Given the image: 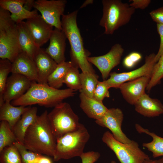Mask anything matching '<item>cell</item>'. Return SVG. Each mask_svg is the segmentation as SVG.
Here are the masks:
<instances>
[{"label":"cell","instance_id":"cell-1","mask_svg":"<svg viewBox=\"0 0 163 163\" xmlns=\"http://www.w3.org/2000/svg\"><path fill=\"white\" fill-rule=\"evenodd\" d=\"M48 114L46 110L37 116L25 133L23 145L29 150L53 157L56 139L49 123Z\"/></svg>","mask_w":163,"mask_h":163},{"label":"cell","instance_id":"cell-2","mask_svg":"<svg viewBox=\"0 0 163 163\" xmlns=\"http://www.w3.org/2000/svg\"><path fill=\"white\" fill-rule=\"evenodd\" d=\"M78 10L62 16V30L65 33L70 46L71 62L79 68L82 72L94 73L95 70L88 58L90 53L84 47L82 37L77 22Z\"/></svg>","mask_w":163,"mask_h":163},{"label":"cell","instance_id":"cell-3","mask_svg":"<svg viewBox=\"0 0 163 163\" xmlns=\"http://www.w3.org/2000/svg\"><path fill=\"white\" fill-rule=\"evenodd\" d=\"M75 91L69 88L57 89L48 84L32 82L28 91L11 103L15 106L27 107L37 104L46 107H54L66 98L73 96Z\"/></svg>","mask_w":163,"mask_h":163},{"label":"cell","instance_id":"cell-4","mask_svg":"<svg viewBox=\"0 0 163 163\" xmlns=\"http://www.w3.org/2000/svg\"><path fill=\"white\" fill-rule=\"evenodd\" d=\"M103 15L99 25L105 29L104 33L112 34L130 21L135 9L120 0H103Z\"/></svg>","mask_w":163,"mask_h":163},{"label":"cell","instance_id":"cell-5","mask_svg":"<svg viewBox=\"0 0 163 163\" xmlns=\"http://www.w3.org/2000/svg\"><path fill=\"white\" fill-rule=\"evenodd\" d=\"M89 134L81 123L76 130L68 133L56 140L53 161L68 159L80 157L84 152L85 146L89 140Z\"/></svg>","mask_w":163,"mask_h":163},{"label":"cell","instance_id":"cell-6","mask_svg":"<svg viewBox=\"0 0 163 163\" xmlns=\"http://www.w3.org/2000/svg\"><path fill=\"white\" fill-rule=\"evenodd\" d=\"M10 12L0 7V58L12 63L22 51L18 39L16 23Z\"/></svg>","mask_w":163,"mask_h":163},{"label":"cell","instance_id":"cell-7","mask_svg":"<svg viewBox=\"0 0 163 163\" xmlns=\"http://www.w3.org/2000/svg\"><path fill=\"white\" fill-rule=\"evenodd\" d=\"M49 123L57 140L64 135L75 131L80 123L78 115L68 103L62 102L48 114Z\"/></svg>","mask_w":163,"mask_h":163},{"label":"cell","instance_id":"cell-8","mask_svg":"<svg viewBox=\"0 0 163 163\" xmlns=\"http://www.w3.org/2000/svg\"><path fill=\"white\" fill-rule=\"evenodd\" d=\"M102 140L113 151L121 163H144L150 158L133 140L129 143L120 142L109 131L104 133Z\"/></svg>","mask_w":163,"mask_h":163},{"label":"cell","instance_id":"cell-9","mask_svg":"<svg viewBox=\"0 0 163 163\" xmlns=\"http://www.w3.org/2000/svg\"><path fill=\"white\" fill-rule=\"evenodd\" d=\"M156 54L152 53L145 57L144 64L136 69L120 73H110V77L105 82L109 88H119L122 84L145 76H151L153 67L156 63L155 61Z\"/></svg>","mask_w":163,"mask_h":163},{"label":"cell","instance_id":"cell-10","mask_svg":"<svg viewBox=\"0 0 163 163\" xmlns=\"http://www.w3.org/2000/svg\"><path fill=\"white\" fill-rule=\"evenodd\" d=\"M66 0H37L34 8L41 13L43 19L55 28L62 30L60 18L64 14Z\"/></svg>","mask_w":163,"mask_h":163},{"label":"cell","instance_id":"cell-11","mask_svg":"<svg viewBox=\"0 0 163 163\" xmlns=\"http://www.w3.org/2000/svg\"><path fill=\"white\" fill-rule=\"evenodd\" d=\"M124 51L122 45L116 43L106 54L99 56L88 57V59L99 69L104 81L107 79L112 69L120 63Z\"/></svg>","mask_w":163,"mask_h":163},{"label":"cell","instance_id":"cell-12","mask_svg":"<svg viewBox=\"0 0 163 163\" xmlns=\"http://www.w3.org/2000/svg\"><path fill=\"white\" fill-rule=\"evenodd\" d=\"M123 119V114L119 108L108 109L105 114L100 119L95 120L96 123L103 127L108 129L114 138L118 141L129 143L132 140L123 133L121 125Z\"/></svg>","mask_w":163,"mask_h":163},{"label":"cell","instance_id":"cell-13","mask_svg":"<svg viewBox=\"0 0 163 163\" xmlns=\"http://www.w3.org/2000/svg\"><path fill=\"white\" fill-rule=\"evenodd\" d=\"M32 82L23 75L12 74L7 79L3 93L4 101L11 102L21 97L29 89Z\"/></svg>","mask_w":163,"mask_h":163},{"label":"cell","instance_id":"cell-14","mask_svg":"<svg viewBox=\"0 0 163 163\" xmlns=\"http://www.w3.org/2000/svg\"><path fill=\"white\" fill-rule=\"evenodd\" d=\"M25 22L38 47L40 48L49 40L53 27L48 24L41 15L38 14L27 19Z\"/></svg>","mask_w":163,"mask_h":163},{"label":"cell","instance_id":"cell-15","mask_svg":"<svg viewBox=\"0 0 163 163\" xmlns=\"http://www.w3.org/2000/svg\"><path fill=\"white\" fill-rule=\"evenodd\" d=\"M151 76H145L121 85L119 88L123 97L129 104L134 105L145 93Z\"/></svg>","mask_w":163,"mask_h":163},{"label":"cell","instance_id":"cell-16","mask_svg":"<svg viewBox=\"0 0 163 163\" xmlns=\"http://www.w3.org/2000/svg\"><path fill=\"white\" fill-rule=\"evenodd\" d=\"M66 35L62 30L55 28L50 37L46 52L58 64L66 61Z\"/></svg>","mask_w":163,"mask_h":163},{"label":"cell","instance_id":"cell-17","mask_svg":"<svg viewBox=\"0 0 163 163\" xmlns=\"http://www.w3.org/2000/svg\"><path fill=\"white\" fill-rule=\"evenodd\" d=\"M33 60L37 69V83L47 84L48 77L56 67L58 64L40 48L35 55Z\"/></svg>","mask_w":163,"mask_h":163},{"label":"cell","instance_id":"cell-18","mask_svg":"<svg viewBox=\"0 0 163 163\" xmlns=\"http://www.w3.org/2000/svg\"><path fill=\"white\" fill-rule=\"evenodd\" d=\"M12 74L23 75L32 82H37V69L34 60L22 52L12 63Z\"/></svg>","mask_w":163,"mask_h":163},{"label":"cell","instance_id":"cell-19","mask_svg":"<svg viewBox=\"0 0 163 163\" xmlns=\"http://www.w3.org/2000/svg\"><path fill=\"white\" fill-rule=\"evenodd\" d=\"M26 0H0V7L11 13V19L16 23L32 18L38 14L36 9L29 11L24 7Z\"/></svg>","mask_w":163,"mask_h":163},{"label":"cell","instance_id":"cell-20","mask_svg":"<svg viewBox=\"0 0 163 163\" xmlns=\"http://www.w3.org/2000/svg\"><path fill=\"white\" fill-rule=\"evenodd\" d=\"M136 111L147 117H154L163 113V105L160 101L152 98L145 93L134 105Z\"/></svg>","mask_w":163,"mask_h":163},{"label":"cell","instance_id":"cell-21","mask_svg":"<svg viewBox=\"0 0 163 163\" xmlns=\"http://www.w3.org/2000/svg\"><path fill=\"white\" fill-rule=\"evenodd\" d=\"M80 107L83 111L90 118L98 120L106 113L108 109L103 102L89 97L82 91H80Z\"/></svg>","mask_w":163,"mask_h":163},{"label":"cell","instance_id":"cell-22","mask_svg":"<svg viewBox=\"0 0 163 163\" xmlns=\"http://www.w3.org/2000/svg\"><path fill=\"white\" fill-rule=\"evenodd\" d=\"M16 24L18 41L21 51L33 60L40 48L36 45L25 22L23 21Z\"/></svg>","mask_w":163,"mask_h":163},{"label":"cell","instance_id":"cell-23","mask_svg":"<svg viewBox=\"0 0 163 163\" xmlns=\"http://www.w3.org/2000/svg\"><path fill=\"white\" fill-rule=\"evenodd\" d=\"M37 108L33 107L25 111L21 118L12 129L17 139V142L23 145L25 133L30 126L36 119Z\"/></svg>","mask_w":163,"mask_h":163},{"label":"cell","instance_id":"cell-24","mask_svg":"<svg viewBox=\"0 0 163 163\" xmlns=\"http://www.w3.org/2000/svg\"><path fill=\"white\" fill-rule=\"evenodd\" d=\"M30 107L15 106L10 102L5 101L0 107V120L7 122L12 129Z\"/></svg>","mask_w":163,"mask_h":163},{"label":"cell","instance_id":"cell-25","mask_svg":"<svg viewBox=\"0 0 163 163\" xmlns=\"http://www.w3.org/2000/svg\"><path fill=\"white\" fill-rule=\"evenodd\" d=\"M135 128L139 133H145L150 136L152 141L148 143H143L142 146L151 152L153 158L163 156V138L161 137L153 132H150L148 129L143 128L140 125L136 124Z\"/></svg>","mask_w":163,"mask_h":163},{"label":"cell","instance_id":"cell-26","mask_svg":"<svg viewBox=\"0 0 163 163\" xmlns=\"http://www.w3.org/2000/svg\"><path fill=\"white\" fill-rule=\"evenodd\" d=\"M72 66L71 61H65L58 64L48 77L47 84L53 88L59 89L62 86L66 75Z\"/></svg>","mask_w":163,"mask_h":163},{"label":"cell","instance_id":"cell-27","mask_svg":"<svg viewBox=\"0 0 163 163\" xmlns=\"http://www.w3.org/2000/svg\"><path fill=\"white\" fill-rule=\"evenodd\" d=\"M80 77L82 92L87 96L93 98L94 91L98 82V76L95 73H80Z\"/></svg>","mask_w":163,"mask_h":163},{"label":"cell","instance_id":"cell-28","mask_svg":"<svg viewBox=\"0 0 163 163\" xmlns=\"http://www.w3.org/2000/svg\"><path fill=\"white\" fill-rule=\"evenodd\" d=\"M17 142L15 135L8 123L1 121L0 123V152L5 148Z\"/></svg>","mask_w":163,"mask_h":163},{"label":"cell","instance_id":"cell-29","mask_svg":"<svg viewBox=\"0 0 163 163\" xmlns=\"http://www.w3.org/2000/svg\"><path fill=\"white\" fill-rule=\"evenodd\" d=\"M78 68L72 65L68 70L63 83L68 88L74 91L82 90V86Z\"/></svg>","mask_w":163,"mask_h":163},{"label":"cell","instance_id":"cell-30","mask_svg":"<svg viewBox=\"0 0 163 163\" xmlns=\"http://www.w3.org/2000/svg\"><path fill=\"white\" fill-rule=\"evenodd\" d=\"M0 163H22L20 153L14 144L0 152Z\"/></svg>","mask_w":163,"mask_h":163},{"label":"cell","instance_id":"cell-31","mask_svg":"<svg viewBox=\"0 0 163 163\" xmlns=\"http://www.w3.org/2000/svg\"><path fill=\"white\" fill-rule=\"evenodd\" d=\"M12 63L7 59L0 60V101H4L3 94L8 74L11 72Z\"/></svg>","mask_w":163,"mask_h":163},{"label":"cell","instance_id":"cell-32","mask_svg":"<svg viewBox=\"0 0 163 163\" xmlns=\"http://www.w3.org/2000/svg\"><path fill=\"white\" fill-rule=\"evenodd\" d=\"M163 78V55L155 65L152 75L146 89L149 91L154 87L159 84Z\"/></svg>","mask_w":163,"mask_h":163},{"label":"cell","instance_id":"cell-33","mask_svg":"<svg viewBox=\"0 0 163 163\" xmlns=\"http://www.w3.org/2000/svg\"><path fill=\"white\" fill-rule=\"evenodd\" d=\"M20 155L22 163H38L42 154L27 149L24 145L17 142L14 143Z\"/></svg>","mask_w":163,"mask_h":163},{"label":"cell","instance_id":"cell-34","mask_svg":"<svg viewBox=\"0 0 163 163\" xmlns=\"http://www.w3.org/2000/svg\"><path fill=\"white\" fill-rule=\"evenodd\" d=\"M109 88L104 81H98L94 92L93 98L99 101L103 102L105 98L110 97Z\"/></svg>","mask_w":163,"mask_h":163},{"label":"cell","instance_id":"cell-35","mask_svg":"<svg viewBox=\"0 0 163 163\" xmlns=\"http://www.w3.org/2000/svg\"><path fill=\"white\" fill-rule=\"evenodd\" d=\"M142 58V56L140 53L132 52L124 58L123 65L127 68H132L141 60Z\"/></svg>","mask_w":163,"mask_h":163},{"label":"cell","instance_id":"cell-36","mask_svg":"<svg viewBox=\"0 0 163 163\" xmlns=\"http://www.w3.org/2000/svg\"><path fill=\"white\" fill-rule=\"evenodd\" d=\"M101 156L99 153L93 151L84 152L80 156L82 163H94Z\"/></svg>","mask_w":163,"mask_h":163},{"label":"cell","instance_id":"cell-37","mask_svg":"<svg viewBox=\"0 0 163 163\" xmlns=\"http://www.w3.org/2000/svg\"><path fill=\"white\" fill-rule=\"evenodd\" d=\"M156 27L160 40L159 48L155 58V61L156 63L163 55V25L156 24Z\"/></svg>","mask_w":163,"mask_h":163},{"label":"cell","instance_id":"cell-38","mask_svg":"<svg viewBox=\"0 0 163 163\" xmlns=\"http://www.w3.org/2000/svg\"><path fill=\"white\" fill-rule=\"evenodd\" d=\"M151 18L156 24L163 25V6L149 13Z\"/></svg>","mask_w":163,"mask_h":163},{"label":"cell","instance_id":"cell-39","mask_svg":"<svg viewBox=\"0 0 163 163\" xmlns=\"http://www.w3.org/2000/svg\"><path fill=\"white\" fill-rule=\"evenodd\" d=\"M129 2L130 6L135 9H139L142 10L145 9L149 5L151 2L150 0H131Z\"/></svg>","mask_w":163,"mask_h":163},{"label":"cell","instance_id":"cell-40","mask_svg":"<svg viewBox=\"0 0 163 163\" xmlns=\"http://www.w3.org/2000/svg\"><path fill=\"white\" fill-rule=\"evenodd\" d=\"M35 2V1L34 0H26L24 5V8L28 11H31L32 8L34 6Z\"/></svg>","mask_w":163,"mask_h":163},{"label":"cell","instance_id":"cell-41","mask_svg":"<svg viewBox=\"0 0 163 163\" xmlns=\"http://www.w3.org/2000/svg\"><path fill=\"white\" fill-rule=\"evenodd\" d=\"M38 163H53V161L50 158L43 155L39 159Z\"/></svg>","mask_w":163,"mask_h":163},{"label":"cell","instance_id":"cell-42","mask_svg":"<svg viewBox=\"0 0 163 163\" xmlns=\"http://www.w3.org/2000/svg\"><path fill=\"white\" fill-rule=\"evenodd\" d=\"M93 0H86L85 1L80 7V8H83L87 5L92 4L93 3Z\"/></svg>","mask_w":163,"mask_h":163},{"label":"cell","instance_id":"cell-43","mask_svg":"<svg viewBox=\"0 0 163 163\" xmlns=\"http://www.w3.org/2000/svg\"><path fill=\"white\" fill-rule=\"evenodd\" d=\"M144 163H157V160H152L150 158L147 160Z\"/></svg>","mask_w":163,"mask_h":163},{"label":"cell","instance_id":"cell-44","mask_svg":"<svg viewBox=\"0 0 163 163\" xmlns=\"http://www.w3.org/2000/svg\"><path fill=\"white\" fill-rule=\"evenodd\" d=\"M157 163H163V156L160 159L157 160Z\"/></svg>","mask_w":163,"mask_h":163},{"label":"cell","instance_id":"cell-45","mask_svg":"<svg viewBox=\"0 0 163 163\" xmlns=\"http://www.w3.org/2000/svg\"><path fill=\"white\" fill-rule=\"evenodd\" d=\"M110 163H116V162L114 161H112L110 162Z\"/></svg>","mask_w":163,"mask_h":163}]
</instances>
